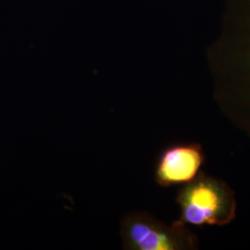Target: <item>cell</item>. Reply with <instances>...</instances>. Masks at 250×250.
Returning <instances> with one entry per match:
<instances>
[{"label": "cell", "instance_id": "obj_1", "mask_svg": "<svg viewBox=\"0 0 250 250\" xmlns=\"http://www.w3.org/2000/svg\"><path fill=\"white\" fill-rule=\"evenodd\" d=\"M221 22L207 52L215 100L250 135V0H225Z\"/></svg>", "mask_w": 250, "mask_h": 250}, {"label": "cell", "instance_id": "obj_2", "mask_svg": "<svg viewBox=\"0 0 250 250\" xmlns=\"http://www.w3.org/2000/svg\"><path fill=\"white\" fill-rule=\"evenodd\" d=\"M176 202L180 208L178 220L187 225L224 226L236 216V199L232 189L223 180L202 171L179 190Z\"/></svg>", "mask_w": 250, "mask_h": 250}, {"label": "cell", "instance_id": "obj_3", "mask_svg": "<svg viewBox=\"0 0 250 250\" xmlns=\"http://www.w3.org/2000/svg\"><path fill=\"white\" fill-rule=\"evenodd\" d=\"M123 249L126 250H194L197 237L179 220L166 224L147 212H131L122 222Z\"/></svg>", "mask_w": 250, "mask_h": 250}, {"label": "cell", "instance_id": "obj_4", "mask_svg": "<svg viewBox=\"0 0 250 250\" xmlns=\"http://www.w3.org/2000/svg\"><path fill=\"white\" fill-rule=\"evenodd\" d=\"M204 162L205 154L199 144H171L159 155L154 178L162 188L185 186L197 178Z\"/></svg>", "mask_w": 250, "mask_h": 250}]
</instances>
